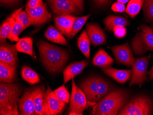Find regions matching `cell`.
Here are the masks:
<instances>
[{
  "mask_svg": "<svg viewBox=\"0 0 153 115\" xmlns=\"http://www.w3.org/2000/svg\"><path fill=\"white\" fill-rule=\"evenodd\" d=\"M40 58L45 68L51 73H60L69 59L68 52L44 40L37 44Z\"/></svg>",
  "mask_w": 153,
  "mask_h": 115,
  "instance_id": "cell-1",
  "label": "cell"
},
{
  "mask_svg": "<svg viewBox=\"0 0 153 115\" xmlns=\"http://www.w3.org/2000/svg\"><path fill=\"white\" fill-rule=\"evenodd\" d=\"M129 101V94L122 89L111 90L93 105L92 114L95 115H116Z\"/></svg>",
  "mask_w": 153,
  "mask_h": 115,
  "instance_id": "cell-2",
  "label": "cell"
},
{
  "mask_svg": "<svg viewBox=\"0 0 153 115\" xmlns=\"http://www.w3.org/2000/svg\"><path fill=\"white\" fill-rule=\"evenodd\" d=\"M22 88L15 83L0 84V115H17Z\"/></svg>",
  "mask_w": 153,
  "mask_h": 115,
  "instance_id": "cell-3",
  "label": "cell"
},
{
  "mask_svg": "<svg viewBox=\"0 0 153 115\" xmlns=\"http://www.w3.org/2000/svg\"><path fill=\"white\" fill-rule=\"evenodd\" d=\"M79 86L85 93L88 104L93 106L112 90L110 84L99 77L88 78Z\"/></svg>",
  "mask_w": 153,
  "mask_h": 115,
  "instance_id": "cell-4",
  "label": "cell"
},
{
  "mask_svg": "<svg viewBox=\"0 0 153 115\" xmlns=\"http://www.w3.org/2000/svg\"><path fill=\"white\" fill-rule=\"evenodd\" d=\"M153 114V101L149 97L141 95L129 100L118 114L120 115H149Z\"/></svg>",
  "mask_w": 153,
  "mask_h": 115,
  "instance_id": "cell-5",
  "label": "cell"
},
{
  "mask_svg": "<svg viewBox=\"0 0 153 115\" xmlns=\"http://www.w3.org/2000/svg\"><path fill=\"white\" fill-rule=\"evenodd\" d=\"M131 46L136 55H141L153 48V29L143 25L131 40Z\"/></svg>",
  "mask_w": 153,
  "mask_h": 115,
  "instance_id": "cell-6",
  "label": "cell"
},
{
  "mask_svg": "<svg viewBox=\"0 0 153 115\" xmlns=\"http://www.w3.org/2000/svg\"><path fill=\"white\" fill-rule=\"evenodd\" d=\"M88 105L86 97L82 91L72 79V93L68 109L69 115H82Z\"/></svg>",
  "mask_w": 153,
  "mask_h": 115,
  "instance_id": "cell-7",
  "label": "cell"
},
{
  "mask_svg": "<svg viewBox=\"0 0 153 115\" xmlns=\"http://www.w3.org/2000/svg\"><path fill=\"white\" fill-rule=\"evenodd\" d=\"M149 56L137 58L132 66V74L129 82L130 85H137L140 87L147 80L148 67Z\"/></svg>",
  "mask_w": 153,
  "mask_h": 115,
  "instance_id": "cell-8",
  "label": "cell"
},
{
  "mask_svg": "<svg viewBox=\"0 0 153 115\" xmlns=\"http://www.w3.org/2000/svg\"><path fill=\"white\" fill-rule=\"evenodd\" d=\"M39 86L31 88L25 91L19 100V114L22 115H36L34 111V96Z\"/></svg>",
  "mask_w": 153,
  "mask_h": 115,
  "instance_id": "cell-9",
  "label": "cell"
},
{
  "mask_svg": "<svg viewBox=\"0 0 153 115\" xmlns=\"http://www.w3.org/2000/svg\"><path fill=\"white\" fill-rule=\"evenodd\" d=\"M117 62L128 67H132L135 61L134 57L131 52L128 43L122 45L110 47Z\"/></svg>",
  "mask_w": 153,
  "mask_h": 115,
  "instance_id": "cell-10",
  "label": "cell"
},
{
  "mask_svg": "<svg viewBox=\"0 0 153 115\" xmlns=\"http://www.w3.org/2000/svg\"><path fill=\"white\" fill-rule=\"evenodd\" d=\"M48 2L52 12L57 16L79 13L72 0H48Z\"/></svg>",
  "mask_w": 153,
  "mask_h": 115,
  "instance_id": "cell-11",
  "label": "cell"
},
{
  "mask_svg": "<svg viewBox=\"0 0 153 115\" xmlns=\"http://www.w3.org/2000/svg\"><path fill=\"white\" fill-rule=\"evenodd\" d=\"M17 52L16 45L10 44L6 40L1 42L0 62L17 68L18 61Z\"/></svg>",
  "mask_w": 153,
  "mask_h": 115,
  "instance_id": "cell-12",
  "label": "cell"
},
{
  "mask_svg": "<svg viewBox=\"0 0 153 115\" xmlns=\"http://www.w3.org/2000/svg\"><path fill=\"white\" fill-rule=\"evenodd\" d=\"M32 20L33 25L35 27L40 26L51 19V14L48 12L44 3L35 8H26Z\"/></svg>",
  "mask_w": 153,
  "mask_h": 115,
  "instance_id": "cell-13",
  "label": "cell"
},
{
  "mask_svg": "<svg viewBox=\"0 0 153 115\" xmlns=\"http://www.w3.org/2000/svg\"><path fill=\"white\" fill-rule=\"evenodd\" d=\"M45 101L46 109L49 115L62 114L67 104L58 100L52 93V91L49 86L45 91Z\"/></svg>",
  "mask_w": 153,
  "mask_h": 115,
  "instance_id": "cell-14",
  "label": "cell"
},
{
  "mask_svg": "<svg viewBox=\"0 0 153 115\" xmlns=\"http://www.w3.org/2000/svg\"><path fill=\"white\" fill-rule=\"evenodd\" d=\"M88 64L89 62L88 61L84 60L74 62L68 65L63 71L64 85L79 75Z\"/></svg>",
  "mask_w": 153,
  "mask_h": 115,
  "instance_id": "cell-15",
  "label": "cell"
},
{
  "mask_svg": "<svg viewBox=\"0 0 153 115\" xmlns=\"http://www.w3.org/2000/svg\"><path fill=\"white\" fill-rule=\"evenodd\" d=\"M76 18V17L71 15H60L55 18L54 23L60 32L69 39Z\"/></svg>",
  "mask_w": 153,
  "mask_h": 115,
  "instance_id": "cell-16",
  "label": "cell"
},
{
  "mask_svg": "<svg viewBox=\"0 0 153 115\" xmlns=\"http://www.w3.org/2000/svg\"><path fill=\"white\" fill-rule=\"evenodd\" d=\"M86 31L90 43L94 46L106 43V37L104 31L98 25L94 24H88Z\"/></svg>",
  "mask_w": 153,
  "mask_h": 115,
  "instance_id": "cell-17",
  "label": "cell"
},
{
  "mask_svg": "<svg viewBox=\"0 0 153 115\" xmlns=\"http://www.w3.org/2000/svg\"><path fill=\"white\" fill-rule=\"evenodd\" d=\"M101 70L107 76L121 84H124L131 78L132 69L120 70L111 67L100 68Z\"/></svg>",
  "mask_w": 153,
  "mask_h": 115,
  "instance_id": "cell-18",
  "label": "cell"
},
{
  "mask_svg": "<svg viewBox=\"0 0 153 115\" xmlns=\"http://www.w3.org/2000/svg\"><path fill=\"white\" fill-rule=\"evenodd\" d=\"M45 91L43 86H39L34 98V111L36 115H49L45 105Z\"/></svg>",
  "mask_w": 153,
  "mask_h": 115,
  "instance_id": "cell-19",
  "label": "cell"
},
{
  "mask_svg": "<svg viewBox=\"0 0 153 115\" xmlns=\"http://www.w3.org/2000/svg\"><path fill=\"white\" fill-rule=\"evenodd\" d=\"M16 67L0 62V81L13 83L16 79Z\"/></svg>",
  "mask_w": 153,
  "mask_h": 115,
  "instance_id": "cell-20",
  "label": "cell"
},
{
  "mask_svg": "<svg viewBox=\"0 0 153 115\" xmlns=\"http://www.w3.org/2000/svg\"><path fill=\"white\" fill-rule=\"evenodd\" d=\"M105 29L110 31H113L116 27L129 25V22L126 18L120 16L110 15L106 17L104 21Z\"/></svg>",
  "mask_w": 153,
  "mask_h": 115,
  "instance_id": "cell-21",
  "label": "cell"
},
{
  "mask_svg": "<svg viewBox=\"0 0 153 115\" xmlns=\"http://www.w3.org/2000/svg\"><path fill=\"white\" fill-rule=\"evenodd\" d=\"M114 62L113 58L103 49H101L97 52L93 60L94 65L100 68L111 67Z\"/></svg>",
  "mask_w": 153,
  "mask_h": 115,
  "instance_id": "cell-22",
  "label": "cell"
},
{
  "mask_svg": "<svg viewBox=\"0 0 153 115\" xmlns=\"http://www.w3.org/2000/svg\"><path fill=\"white\" fill-rule=\"evenodd\" d=\"M17 10H15L11 16L7 18L2 23L0 28V40L1 42L5 41L8 38V36L11 33L15 23V16Z\"/></svg>",
  "mask_w": 153,
  "mask_h": 115,
  "instance_id": "cell-23",
  "label": "cell"
},
{
  "mask_svg": "<svg viewBox=\"0 0 153 115\" xmlns=\"http://www.w3.org/2000/svg\"><path fill=\"white\" fill-rule=\"evenodd\" d=\"M45 36L48 40L52 42L67 45L68 42L63 35L52 26L48 27L45 33Z\"/></svg>",
  "mask_w": 153,
  "mask_h": 115,
  "instance_id": "cell-24",
  "label": "cell"
},
{
  "mask_svg": "<svg viewBox=\"0 0 153 115\" xmlns=\"http://www.w3.org/2000/svg\"><path fill=\"white\" fill-rule=\"evenodd\" d=\"M33 41L31 37L20 39L16 44V49L19 52L25 53L33 58Z\"/></svg>",
  "mask_w": 153,
  "mask_h": 115,
  "instance_id": "cell-25",
  "label": "cell"
},
{
  "mask_svg": "<svg viewBox=\"0 0 153 115\" xmlns=\"http://www.w3.org/2000/svg\"><path fill=\"white\" fill-rule=\"evenodd\" d=\"M90 40L86 30L82 32L78 39V46L79 49L88 59L90 57Z\"/></svg>",
  "mask_w": 153,
  "mask_h": 115,
  "instance_id": "cell-26",
  "label": "cell"
},
{
  "mask_svg": "<svg viewBox=\"0 0 153 115\" xmlns=\"http://www.w3.org/2000/svg\"><path fill=\"white\" fill-rule=\"evenodd\" d=\"M21 76L27 82L31 85L40 82V78L36 72L27 66H24L21 70Z\"/></svg>",
  "mask_w": 153,
  "mask_h": 115,
  "instance_id": "cell-27",
  "label": "cell"
},
{
  "mask_svg": "<svg viewBox=\"0 0 153 115\" xmlns=\"http://www.w3.org/2000/svg\"><path fill=\"white\" fill-rule=\"evenodd\" d=\"M143 3L144 0H130L126 8V13L134 19L140 13Z\"/></svg>",
  "mask_w": 153,
  "mask_h": 115,
  "instance_id": "cell-28",
  "label": "cell"
},
{
  "mask_svg": "<svg viewBox=\"0 0 153 115\" xmlns=\"http://www.w3.org/2000/svg\"><path fill=\"white\" fill-rule=\"evenodd\" d=\"M23 7L18 9L15 16V19L20 22L24 26V29H26L30 26L33 25L32 20L29 13L25 11H22Z\"/></svg>",
  "mask_w": 153,
  "mask_h": 115,
  "instance_id": "cell-29",
  "label": "cell"
},
{
  "mask_svg": "<svg viewBox=\"0 0 153 115\" xmlns=\"http://www.w3.org/2000/svg\"><path fill=\"white\" fill-rule=\"evenodd\" d=\"M90 16V14H88L83 17H79V18L76 17L73 23L72 31L69 39H70L73 38L76 33L81 30L82 27L85 24Z\"/></svg>",
  "mask_w": 153,
  "mask_h": 115,
  "instance_id": "cell-30",
  "label": "cell"
},
{
  "mask_svg": "<svg viewBox=\"0 0 153 115\" xmlns=\"http://www.w3.org/2000/svg\"><path fill=\"white\" fill-rule=\"evenodd\" d=\"M52 93L58 100L68 104L70 102V94L64 85L52 91Z\"/></svg>",
  "mask_w": 153,
  "mask_h": 115,
  "instance_id": "cell-31",
  "label": "cell"
},
{
  "mask_svg": "<svg viewBox=\"0 0 153 115\" xmlns=\"http://www.w3.org/2000/svg\"><path fill=\"white\" fill-rule=\"evenodd\" d=\"M18 11V9H17V12ZM24 30H25V29L22 24L15 19V24L11 33L8 36V39L12 42H18L20 39L19 38V36Z\"/></svg>",
  "mask_w": 153,
  "mask_h": 115,
  "instance_id": "cell-32",
  "label": "cell"
},
{
  "mask_svg": "<svg viewBox=\"0 0 153 115\" xmlns=\"http://www.w3.org/2000/svg\"><path fill=\"white\" fill-rule=\"evenodd\" d=\"M143 5L145 15L153 23V0H144Z\"/></svg>",
  "mask_w": 153,
  "mask_h": 115,
  "instance_id": "cell-33",
  "label": "cell"
},
{
  "mask_svg": "<svg viewBox=\"0 0 153 115\" xmlns=\"http://www.w3.org/2000/svg\"><path fill=\"white\" fill-rule=\"evenodd\" d=\"M114 35L117 38H123L127 34V30L125 27H116L113 30Z\"/></svg>",
  "mask_w": 153,
  "mask_h": 115,
  "instance_id": "cell-34",
  "label": "cell"
},
{
  "mask_svg": "<svg viewBox=\"0 0 153 115\" xmlns=\"http://www.w3.org/2000/svg\"><path fill=\"white\" fill-rule=\"evenodd\" d=\"M111 9L112 11L117 13H123L126 11L125 4L118 1L113 3Z\"/></svg>",
  "mask_w": 153,
  "mask_h": 115,
  "instance_id": "cell-35",
  "label": "cell"
},
{
  "mask_svg": "<svg viewBox=\"0 0 153 115\" xmlns=\"http://www.w3.org/2000/svg\"><path fill=\"white\" fill-rule=\"evenodd\" d=\"M42 0H29L26 6V8H35L43 3Z\"/></svg>",
  "mask_w": 153,
  "mask_h": 115,
  "instance_id": "cell-36",
  "label": "cell"
},
{
  "mask_svg": "<svg viewBox=\"0 0 153 115\" xmlns=\"http://www.w3.org/2000/svg\"><path fill=\"white\" fill-rule=\"evenodd\" d=\"M76 7L78 9L79 12H82L83 11L84 1L83 0H72Z\"/></svg>",
  "mask_w": 153,
  "mask_h": 115,
  "instance_id": "cell-37",
  "label": "cell"
},
{
  "mask_svg": "<svg viewBox=\"0 0 153 115\" xmlns=\"http://www.w3.org/2000/svg\"><path fill=\"white\" fill-rule=\"evenodd\" d=\"M96 5L98 6H105L111 0H94Z\"/></svg>",
  "mask_w": 153,
  "mask_h": 115,
  "instance_id": "cell-38",
  "label": "cell"
},
{
  "mask_svg": "<svg viewBox=\"0 0 153 115\" xmlns=\"http://www.w3.org/2000/svg\"><path fill=\"white\" fill-rule=\"evenodd\" d=\"M18 0H1V2L4 5H13L18 2Z\"/></svg>",
  "mask_w": 153,
  "mask_h": 115,
  "instance_id": "cell-39",
  "label": "cell"
},
{
  "mask_svg": "<svg viewBox=\"0 0 153 115\" xmlns=\"http://www.w3.org/2000/svg\"><path fill=\"white\" fill-rule=\"evenodd\" d=\"M148 75H149V79L150 80H153V65L151 69L148 72Z\"/></svg>",
  "mask_w": 153,
  "mask_h": 115,
  "instance_id": "cell-40",
  "label": "cell"
},
{
  "mask_svg": "<svg viewBox=\"0 0 153 115\" xmlns=\"http://www.w3.org/2000/svg\"><path fill=\"white\" fill-rule=\"evenodd\" d=\"M130 1V0H117V1L123 3V4H126Z\"/></svg>",
  "mask_w": 153,
  "mask_h": 115,
  "instance_id": "cell-41",
  "label": "cell"
},
{
  "mask_svg": "<svg viewBox=\"0 0 153 115\" xmlns=\"http://www.w3.org/2000/svg\"><path fill=\"white\" fill-rule=\"evenodd\" d=\"M151 50H153V48Z\"/></svg>",
  "mask_w": 153,
  "mask_h": 115,
  "instance_id": "cell-42",
  "label": "cell"
}]
</instances>
